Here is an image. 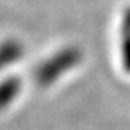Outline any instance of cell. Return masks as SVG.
Here are the masks:
<instances>
[{
    "instance_id": "1",
    "label": "cell",
    "mask_w": 130,
    "mask_h": 130,
    "mask_svg": "<svg viewBox=\"0 0 130 130\" xmlns=\"http://www.w3.org/2000/svg\"><path fill=\"white\" fill-rule=\"evenodd\" d=\"M80 60H82V53L74 47H68L53 53L41 66H38L36 82L42 86H49L57 82L63 74H68L74 66H77Z\"/></svg>"
},
{
    "instance_id": "3",
    "label": "cell",
    "mask_w": 130,
    "mask_h": 130,
    "mask_svg": "<svg viewBox=\"0 0 130 130\" xmlns=\"http://www.w3.org/2000/svg\"><path fill=\"white\" fill-rule=\"evenodd\" d=\"M22 57V47L16 41H5L0 44V71L10 66L11 63H16Z\"/></svg>"
},
{
    "instance_id": "2",
    "label": "cell",
    "mask_w": 130,
    "mask_h": 130,
    "mask_svg": "<svg viewBox=\"0 0 130 130\" xmlns=\"http://www.w3.org/2000/svg\"><path fill=\"white\" fill-rule=\"evenodd\" d=\"M21 92V78L19 77H8L0 82V110L10 107L13 100L17 99Z\"/></svg>"
}]
</instances>
